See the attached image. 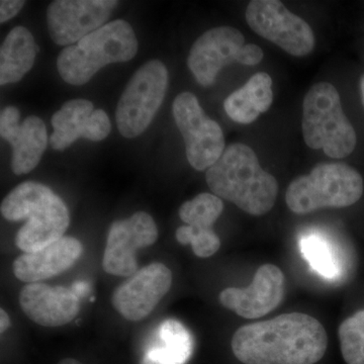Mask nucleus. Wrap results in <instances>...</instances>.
I'll use <instances>...</instances> for the list:
<instances>
[{"mask_svg": "<svg viewBox=\"0 0 364 364\" xmlns=\"http://www.w3.org/2000/svg\"><path fill=\"white\" fill-rule=\"evenodd\" d=\"M205 181L215 196L252 215L270 212L279 195L277 178L262 169L255 152L242 143L225 149L208 169Z\"/></svg>", "mask_w": 364, "mask_h": 364, "instance_id": "obj_2", "label": "nucleus"}, {"mask_svg": "<svg viewBox=\"0 0 364 364\" xmlns=\"http://www.w3.org/2000/svg\"><path fill=\"white\" fill-rule=\"evenodd\" d=\"M158 239L156 223L149 214L138 212L112 223L107 233L102 268L114 277H128L138 272L136 252Z\"/></svg>", "mask_w": 364, "mask_h": 364, "instance_id": "obj_10", "label": "nucleus"}, {"mask_svg": "<svg viewBox=\"0 0 364 364\" xmlns=\"http://www.w3.org/2000/svg\"><path fill=\"white\" fill-rule=\"evenodd\" d=\"M303 135L312 149H322L330 158L349 156L356 147L355 130L345 116L336 88L321 82L310 88L304 100Z\"/></svg>", "mask_w": 364, "mask_h": 364, "instance_id": "obj_5", "label": "nucleus"}, {"mask_svg": "<svg viewBox=\"0 0 364 364\" xmlns=\"http://www.w3.org/2000/svg\"><path fill=\"white\" fill-rule=\"evenodd\" d=\"M138 52V40L128 21H112L60 53L57 68L71 85L87 83L109 64L130 61Z\"/></svg>", "mask_w": 364, "mask_h": 364, "instance_id": "obj_4", "label": "nucleus"}, {"mask_svg": "<svg viewBox=\"0 0 364 364\" xmlns=\"http://www.w3.org/2000/svg\"><path fill=\"white\" fill-rule=\"evenodd\" d=\"M299 249L306 262L320 277L336 280L341 274V263L337 248L324 235L314 232L299 239Z\"/></svg>", "mask_w": 364, "mask_h": 364, "instance_id": "obj_23", "label": "nucleus"}, {"mask_svg": "<svg viewBox=\"0 0 364 364\" xmlns=\"http://www.w3.org/2000/svg\"><path fill=\"white\" fill-rule=\"evenodd\" d=\"M82 252L83 246L78 239L62 237L40 250L18 256L14 261V277L26 284L51 279L73 267Z\"/></svg>", "mask_w": 364, "mask_h": 364, "instance_id": "obj_18", "label": "nucleus"}, {"mask_svg": "<svg viewBox=\"0 0 364 364\" xmlns=\"http://www.w3.org/2000/svg\"><path fill=\"white\" fill-rule=\"evenodd\" d=\"M20 117V111L14 107H6L0 114V135L13 148L11 170L16 176L35 169L49 142L45 123L39 117H26L21 124Z\"/></svg>", "mask_w": 364, "mask_h": 364, "instance_id": "obj_15", "label": "nucleus"}, {"mask_svg": "<svg viewBox=\"0 0 364 364\" xmlns=\"http://www.w3.org/2000/svg\"><path fill=\"white\" fill-rule=\"evenodd\" d=\"M263 56L264 54L260 47L255 44H247L244 46L242 50L239 63L243 65L255 66L260 63Z\"/></svg>", "mask_w": 364, "mask_h": 364, "instance_id": "obj_25", "label": "nucleus"}, {"mask_svg": "<svg viewBox=\"0 0 364 364\" xmlns=\"http://www.w3.org/2000/svg\"><path fill=\"white\" fill-rule=\"evenodd\" d=\"M39 51L33 36L25 26L9 32L0 49V85L16 83L33 68Z\"/></svg>", "mask_w": 364, "mask_h": 364, "instance_id": "obj_20", "label": "nucleus"}, {"mask_svg": "<svg viewBox=\"0 0 364 364\" xmlns=\"http://www.w3.org/2000/svg\"><path fill=\"white\" fill-rule=\"evenodd\" d=\"M231 345L244 364H315L327 351L328 335L312 316L287 313L242 326Z\"/></svg>", "mask_w": 364, "mask_h": 364, "instance_id": "obj_1", "label": "nucleus"}, {"mask_svg": "<svg viewBox=\"0 0 364 364\" xmlns=\"http://www.w3.org/2000/svg\"><path fill=\"white\" fill-rule=\"evenodd\" d=\"M284 291V273L275 265L264 264L258 268L250 286L228 287L220 294V301L240 317L254 320L275 310Z\"/></svg>", "mask_w": 364, "mask_h": 364, "instance_id": "obj_14", "label": "nucleus"}, {"mask_svg": "<svg viewBox=\"0 0 364 364\" xmlns=\"http://www.w3.org/2000/svg\"><path fill=\"white\" fill-rule=\"evenodd\" d=\"M171 286V270L163 263H152L117 287L112 304L126 320L138 322L153 312Z\"/></svg>", "mask_w": 364, "mask_h": 364, "instance_id": "obj_12", "label": "nucleus"}, {"mask_svg": "<svg viewBox=\"0 0 364 364\" xmlns=\"http://www.w3.org/2000/svg\"><path fill=\"white\" fill-rule=\"evenodd\" d=\"M25 1H21V0H1L0 2V23H6L16 16L25 6Z\"/></svg>", "mask_w": 364, "mask_h": 364, "instance_id": "obj_26", "label": "nucleus"}, {"mask_svg": "<svg viewBox=\"0 0 364 364\" xmlns=\"http://www.w3.org/2000/svg\"><path fill=\"white\" fill-rule=\"evenodd\" d=\"M245 46L243 33L232 26L210 28L193 43L188 58L189 70L200 85H214L219 72L238 62Z\"/></svg>", "mask_w": 364, "mask_h": 364, "instance_id": "obj_13", "label": "nucleus"}, {"mask_svg": "<svg viewBox=\"0 0 364 364\" xmlns=\"http://www.w3.org/2000/svg\"><path fill=\"white\" fill-rule=\"evenodd\" d=\"M54 129L49 142L52 148L63 151L79 138L95 142L105 140L111 132L109 117L104 109H95L87 100H73L65 102L52 117Z\"/></svg>", "mask_w": 364, "mask_h": 364, "instance_id": "obj_16", "label": "nucleus"}, {"mask_svg": "<svg viewBox=\"0 0 364 364\" xmlns=\"http://www.w3.org/2000/svg\"><path fill=\"white\" fill-rule=\"evenodd\" d=\"M172 112L186 144L189 164L198 171L212 167L225 151L221 127L205 114L198 98L191 92L177 95Z\"/></svg>", "mask_w": 364, "mask_h": 364, "instance_id": "obj_8", "label": "nucleus"}, {"mask_svg": "<svg viewBox=\"0 0 364 364\" xmlns=\"http://www.w3.org/2000/svg\"><path fill=\"white\" fill-rule=\"evenodd\" d=\"M360 90H361V97H363V102L364 105V75L360 79Z\"/></svg>", "mask_w": 364, "mask_h": 364, "instance_id": "obj_29", "label": "nucleus"}, {"mask_svg": "<svg viewBox=\"0 0 364 364\" xmlns=\"http://www.w3.org/2000/svg\"><path fill=\"white\" fill-rule=\"evenodd\" d=\"M0 210L7 221L28 220L16 236V245L23 253L59 240L70 225L65 203L39 182L26 181L14 188L2 200Z\"/></svg>", "mask_w": 364, "mask_h": 364, "instance_id": "obj_3", "label": "nucleus"}, {"mask_svg": "<svg viewBox=\"0 0 364 364\" xmlns=\"http://www.w3.org/2000/svg\"><path fill=\"white\" fill-rule=\"evenodd\" d=\"M224 210V203L219 196L203 193L188 200L179 208V217L186 226L176 230V240L188 245L189 239L214 231L213 226Z\"/></svg>", "mask_w": 364, "mask_h": 364, "instance_id": "obj_22", "label": "nucleus"}, {"mask_svg": "<svg viewBox=\"0 0 364 364\" xmlns=\"http://www.w3.org/2000/svg\"><path fill=\"white\" fill-rule=\"evenodd\" d=\"M338 335L345 363L364 364V310L344 320Z\"/></svg>", "mask_w": 364, "mask_h": 364, "instance_id": "obj_24", "label": "nucleus"}, {"mask_svg": "<svg viewBox=\"0 0 364 364\" xmlns=\"http://www.w3.org/2000/svg\"><path fill=\"white\" fill-rule=\"evenodd\" d=\"M273 102L272 77L265 72H258L243 87L234 91L224 102L228 116L239 124L253 123L267 112Z\"/></svg>", "mask_w": 364, "mask_h": 364, "instance_id": "obj_19", "label": "nucleus"}, {"mask_svg": "<svg viewBox=\"0 0 364 364\" xmlns=\"http://www.w3.org/2000/svg\"><path fill=\"white\" fill-rule=\"evenodd\" d=\"M11 321L9 314H7L4 309H1V310H0V332H1V334L7 331V329L11 327Z\"/></svg>", "mask_w": 364, "mask_h": 364, "instance_id": "obj_27", "label": "nucleus"}, {"mask_svg": "<svg viewBox=\"0 0 364 364\" xmlns=\"http://www.w3.org/2000/svg\"><path fill=\"white\" fill-rule=\"evenodd\" d=\"M157 340L144 354L140 364H186L191 358L193 337L176 320H167L160 326Z\"/></svg>", "mask_w": 364, "mask_h": 364, "instance_id": "obj_21", "label": "nucleus"}, {"mask_svg": "<svg viewBox=\"0 0 364 364\" xmlns=\"http://www.w3.org/2000/svg\"><path fill=\"white\" fill-rule=\"evenodd\" d=\"M23 312L36 324L60 327L70 323L80 311L78 294L73 289L51 287L43 282L28 284L20 293Z\"/></svg>", "mask_w": 364, "mask_h": 364, "instance_id": "obj_17", "label": "nucleus"}, {"mask_svg": "<svg viewBox=\"0 0 364 364\" xmlns=\"http://www.w3.org/2000/svg\"><path fill=\"white\" fill-rule=\"evenodd\" d=\"M116 0H57L47 9V25L52 40L71 46L107 25Z\"/></svg>", "mask_w": 364, "mask_h": 364, "instance_id": "obj_11", "label": "nucleus"}, {"mask_svg": "<svg viewBox=\"0 0 364 364\" xmlns=\"http://www.w3.org/2000/svg\"><path fill=\"white\" fill-rule=\"evenodd\" d=\"M58 364H83L81 363L80 361L76 360V359L73 358H65L62 359L61 361Z\"/></svg>", "mask_w": 364, "mask_h": 364, "instance_id": "obj_28", "label": "nucleus"}, {"mask_svg": "<svg viewBox=\"0 0 364 364\" xmlns=\"http://www.w3.org/2000/svg\"><path fill=\"white\" fill-rule=\"evenodd\" d=\"M246 20L257 35L293 56H306L315 47V35L310 25L277 0L249 2Z\"/></svg>", "mask_w": 364, "mask_h": 364, "instance_id": "obj_9", "label": "nucleus"}, {"mask_svg": "<svg viewBox=\"0 0 364 364\" xmlns=\"http://www.w3.org/2000/svg\"><path fill=\"white\" fill-rule=\"evenodd\" d=\"M168 86V71L159 60H151L136 70L119 98L117 128L126 138H136L152 123Z\"/></svg>", "mask_w": 364, "mask_h": 364, "instance_id": "obj_7", "label": "nucleus"}, {"mask_svg": "<svg viewBox=\"0 0 364 364\" xmlns=\"http://www.w3.org/2000/svg\"><path fill=\"white\" fill-rule=\"evenodd\" d=\"M363 193V177L355 169L344 163H322L291 181L286 202L294 214L305 215L321 208L350 207Z\"/></svg>", "mask_w": 364, "mask_h": 364, "instance_id": "obj_6", "label": "nucleus"}]
</instances>
